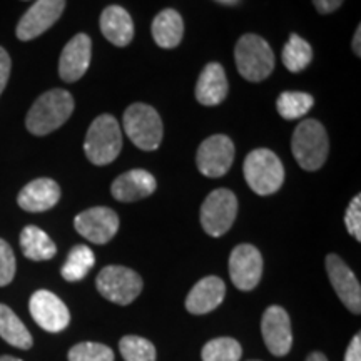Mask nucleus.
Here are the masks:
<instances>
[{
    "label": "nucleus",
    "mask_w": 361,
    "mask_h": 361,
    "mask_svg": "<svg viewBox=\"0 0 361 361\" xmlns=\"http://www.w3.org/2000/svg\"><path fill=\"white\" fill-rule=\"evenodd\" d=\"M74 112V97L64 89H52L40 96L25 117L29 133L47 135L61 128Z\"/></svg>",
    "instance_id": "nucleus-1"
},
{
    "label": "nucleus",
    "mask_w": 361,
    "mask_h": 361,
    "mask_svg": "<svg viewBox=\"0 0 361 361\" xmlns=\"http://www.w3.org/2000/svg\"><path fill=\"white\" fill-rule=\"evenodd\" d=\"M291 149L301 169L318 171L326 161L329 151L326 129L314 119L301 121L293 134Z\"/></svg>",
    "instance_id": "nucleus-2"
},
{
    "label": "nucleus",
    "mask_w": 361,
    "mask_h": 361,
    "mask_svg": "<svg viewBox=\"0 0 361 361\" xmlns=\"http://www.w3.org/2000/svg\"><path fill=\"white\" fill-rule=\"evenodd\" d=\"M123 149V134L114 116L102 114L90 124L85 135L84 151L87 159L96 166L111 164Z\"/></svg>",
    "instance_id": "nucleus-3"
},
{
    "label": "nucleus",
    "mask_w": 361,
    "mask_h": 361,
    "mask_svg": "<svg viewBox=\"0 0 361 361\" xmlns=\"http://www.w3.org/2000/svg\"><path fill=\"white\" fill-rule=\"evenodd\" d=\"M234 59L239 74L250 82H261L274 69L273 49L256 34H245L238 40Z\"/></svg>",
    "instance_id": "nucleus-4"
},
{
    "label": "nucleus",
    "mask_w": 361,
    "mask_h": 361,
    "mask_svg": "<svg viewBox=\"0 0 361 361\" xmlns=\"http://www.w3.org/2000/svg\"><path fill=\"white\" fill-rule=\"evenodd\" d=\"M245 179L252 191L259 196L276 192L284 183V168L279 157L269 149H256L245 159Z\"/></svg>",
    "instance_id": "nucleus-5"
},
{
    "label": "nucleus",
    "mask_w": 361,
    "mask_h": 361,
    "mask_svg": "<svg viewBox=\"0 0 361 361\" xmlns=\"http://www.w3.org/2000/svg\"><path fill=\"white\" fill-rule=\"evenodd\" d=\"M128 137L142 151H156L162 141V121L154 107L135 102L124 112Z\"/></svg>",
    "instance_id": "nucleus-6"
},
{
    "label": "nucleus",
    "mask_w": 361,
    "mask_h": 361,
    "mask_svg": "<svg viewBox=\"0 0 361 361\" xmlns=\"http://www.w3.org/2000/svg\"><path fill=\"white\" fill-rule=\"evenodd\" d=\"M97 290L116 305H129L141 295L142 279L126 266H106L96 279Z\"/></svg>",
    "instance_id": "nucleus-7"
},
{
    "label": "nucleus",
    "mask_w": 361,
    "mask_h": 361,
    "mask_svg": "<svg viewBox=\"0 0 361 361\" xmlns=\"http://www.w3.org/2000/svg\"><path fill=\"white\" fill-rule=\"evenodd\" d=\"M238 214V200L229 189H216L201 206L202 229L213 238L223 236L231 229Z\"/></svg>",
    "instance_id": "nucleus-8"
},
{
    "label": "nucleus",
    "mask_w": 361,
    "mask_h": 361,
    "mask_svg": "<svg viewBox=\"0 0 361 361\" xmlns=\"http://www.w3.org/2000/svg\"><path fill=\"white\" fill-rule=\"evenodd\" d=\"M234 161V142L228 135L216 134L204 139L197 149L196 164L207 178H221L231 169Z\"/></svg>",
    "instance_id": "nucleus-9"
},
{
    "label": "nucleus",
    "mask_w": 361,
    "mask_h": 361,
    "mask_svg": "<svg viewBox=\"0 0 361 361\" xmlns=\"http://www.w3.org/2000/svg\"><path fill=\"white\" fill-rule=\"evenodd\" d=\"M34 322L49 333H59L71 323V313L61 298L47 290L35 291L29 301Z\"/></svg>",
    "instance_id": "nucleus-10"
},
{
    "label": "nucleus",
    "mask_w": 361,
    "mask_h": 361,
    "mask_svg": "<svg viewBox=\"0 0 361 361\" xmlns=\"http://www.w3.org/2000/svg\"><path fill=\"white\" fill-rule=\"evenodd\" d=\"M229 274L238 290H255L263 274L261 252L252 245H239L234 247L229 256Z\"/></svg>",
    "instance_id": "nucleus-11"
},
{
    "label": "nucleus",
    "mask_w": 361,
    "mask_h": 361,
    "mask_svg": "<svg viewBox=\"0 0 361 361\" xmlns=\"http://www.w3.org/2000/svg\"><path fill=\"white\" fill-rule=\"evenodd\" d=\"M74 226L80 236L94 245H106L116 236L119 229V218L111 207H90L75 216Z\"/></svg>",
    "instance_id": "nucleus-12"
},
{
    "label": "nucleus",
    "mask_w": 361,
    "mask_h": 361,
    "mask_svg": "<svg viewBox=\"0 0 361 361\" xmlns=\"http://www.w3.org/2000/svg\"><path fill=\"white\" fill-rule=\"evenodd\" d=\"M66 8V0H37L27 11L17 25V37L20 40H32L51 29L61 19Z\"/></svg>",
    "instance_id": "nucleus-13"
},
{
    "label": "nucleus",
    "mask_w": 361,
    "mask_h": 361,
    "mask_svg": "<svg viewBox=\"0 0 361 361\" xmlns=\"http://www.w3.org/2000/svg\"><path fill=\"white\" fill-rule=\"evenodd\" d=\"M326 273L335 288L338 298L341 303L348 308L351 313H361V288L360 281L356 279L355 273L346 266L340 256L328 255L326 256Z\"/></svg>",
    "instance_id": "nucleus-14"
},
{
    "label": "nucleus",
    "mask_w": 361,
    "mask_h": 361,
    "mask_svg": "<svg viewBox=\"0 0 361 361\" xmlns=\"http://www.w3.org/2000/svg\"><path fill=\"white\" fill-rule=\"evenodd\" d=\"M261 333L268 350L274 356H284L290 353L293 345V333L290 316L281 306H269L264 311L261 322Z\"/></svg>",
    "instance_id": "nucleus-15"
},
{
    "label": "nucleus",
    "mask_w": 361,
    "mask_h": 361,
    "mask_svg": "<svg viewBox=\"0 0 361 361\" xmlns=\"http://www.w3.org/2000/svg\"><path fill=\"white\" fill-rule=\"evenodd\" d=\"M92 42L89 35L78 34L71 39L59 59V75L64 82H75L87 72Z\"/></svg>",
    "instance_id": "nucleus-16"
},
{
    "label": "nucleus",
    "mask_w": 361,
    "mask_h": 361,
    "mask_svg": "<svg viewBox=\"0 0 361 361\" xmlns=\"http://www.w3.org/2000/svg\"><path fill=\"white\" fill-rule=\"evenodd\" d=\"M61 200V188L56 180L40 178L30 180L19 192L17 202L24 211L29 213H42L54 207Z\"/></svg>",
    "instance_id": "nucleus-17"
},
{
    "label": "nucleus",
    "mask_w": 361,
    "mask_h": 361,
    "mask_svg": "<svg viewBox=\"0 0 361 361\" xmlns=\"http://www.w3.org/2000/svg\"><path fill=\"white\" fill-rule=\"evenodd\" d=\"M154 176L144 169H133L121 174L111 186L112 196L121 202H134L151 196L156 191Z\"/></svg>",
    "instance_id": "nucleus-18"
},
{
    "label": "nucleus",
    "mask_w": 361,
    "mask_h": 361,
    "mask_svg": "<svg viewBox=\"0 0 361 361\" xmlns=\"http://www.w3.org/2000/svg\"><path fill=\"white\" fill-rule=\"evenodd\" d=\"M226 295L224 281L218 276H206L194 284L186 298V310L192 314H206L223 303Z\"/></svg>",
    "instance_id": "nucleus-19"
},
{
    "label": "nucleus",
    "mask_w": 361,
    "mask_h": 361,
    "mask_svg": "<svg viewBox=\"0 0 361 361\" xmlns=\"http://www.w3.org/2000/svg\"><path fill=\"white\" fill-rule=\"evenodd\" d=\"M228 79L223 66L211 62L202 69L196 85V99L202 106H218L228 96Z\"/></svg>",
    "instance_id": "nucleus-20"
},
{
    "label": "nucleus",
    "mask_w": 361,
    "mask_h": 361,
    "mask_svg": "<svg viewBox=\"0 0 361 361\" xmlns=\"http://www.w3.org/2000/svg\"><path fill=\"white\" fill-rule=\"evenodd\" d=\"M99 24H101L104 37L116 47H126L134 37V22L129 12L119 6L104 8Z\"/></svg>",
    "instance_id": "nucleus-21"
},
{
    "label": "nucleus",
    "mask_w": 361,
    "mask_h": 361,
    "mask_svg": "<svg viewBox=\"0 0 361 361\" xmlns=\"http://www.w3.org/2000/svg\"><path fill=\"white\" fill-rule=\"evenodd\" d=\"M152 37L156 44L162 49H174L178 47L183 40L184 34V22L183 17L174 8H164L152 20Z\"/></svg>",
    "instance_id": "nucleus-22"
},
{
    "label": "nucleus",
    "mask_w": 361,
    "mask_h": 361,
    "mask_svg": "<svg viewBox=\"0 0 361 361\" xmlns=\"http://www.w3.org/2000/svg\"><path fill=\"white\" fill-rule=\"evenodd\" d=\"M20 247L25 258L32 261H47L56 256L54 241L37 226H27L20 233Z\"/></svg>",
    "instance_id": "nucleus-23"
},
{
    "label": "nucleus",
    "mask_w": 361,
    "mask_h": 361,
    "mask_svg": "<svg viewBox=\"0 0 361 361\" xmlns=\"http://www.w3.org/2000/svg\"><path fill=\"white\" fill-rule=\"evenodd\" d=\"M0 338L20 350H29L32 346V336L29 329L20 322L19 316L6 305H0Z\"/></svg>",
    "instance_id": "nucleus-24"
},
{
    "label": "nucleus",
    "mask_w": 361,
    "mask_h": 361,
    "mask_svg": "<svg viewBox=\"0 0 361 361\" xmlns=\"http://www.w3.org/2000/svg\"><path fill=\"white\" fill-rule=\"evenodd\" d=\"M96 264V256L87 246H74L67 256L64 266H62V278L66 281H80L87 276V273Z\"/></svg>",
    "instance_id": "nucleus-25"
},
{
    "label": "nucleus",
    "mask_w": 361,
    "mask_h": 361,
    "mask_svg": "<svg viewBox=\"0 0 361 361\" xmlns=\"http://www.w3.org/2000/svg\"><path fill=\"white\" fill-rule=\"evenodd\" d=\"M311 59H313V49L301 39L300 35L293 34L290 40L283 49V64L290 72H301L310 66Z\"/></svg>",
    "instance_id": "nucleus-26"
},
{
    "label": "nucleus",
    "mask_w": 361,
    "mask_h": 361,
    "mask_svg": "<svg viewBox=\"0 0 361 361\" xmlns=\"http://www.w3.org/2000/svg\"><path fill=\"white\" fill-rule=\"evenodd\" d=\"M314 99L311 94L306 92H283L278 97L276 107L279 116L286 121H295L308 114V111L313 107Z\"/></svg>",
    "instance_id": "nucleus-27"
},
{
    "label": "nucleus",
    "mask_w": 361,
    "mask_h": 361,
    "mask_svg": "<svg viewBox=\"0 0 361 361\" xmlns=\"http://www.w3.org/2000/svg\"><path fill=\"white\" fill-rule=\"evenodd\" d=\"M243 348L234 338H216L202 348V361H239Z\"/></svg>",
    "instance_id": "nucleus-28"
},
{
    "label": "nucleus",
    "mask_w": 361,
    "mask_h": 361,
    "mask_svg": "<svg viewBox=\"0 0 361 361\" xmlns=\"http://www.w3.org/2000/svg\"><path fill=\"white\" fill-rule=\"evenodd\" d=\"M121 355L126 361H156V348L141 336H124L119 343Z\"/></svg>",
    "instance_id": "nucleus-29"
},
{
    "label": "nucleus",
    "mask_w": 361,
    "mask_h": 361,
    "mask_svg": "<svg viewBox=\"0 0 361 361\" xmlns=\"http://www.w3.org/2000/svg\"><path fill=\"white\" fill-rule=\"evenodd\" d=\"M69 361H114V353L102 343H79L69 351Z\"/></svg>",
    "instance_id": "nucleus-30"
},
{
    "label": "nucleus",
    "mask_w": 361,
    "mask_h": 361,
    "mask_svg": "<svg viewBox=\"0 0 361 361\" xmlns=\"http://www.w3.org/2000/svg\"><path fill=\"white\" fill-rule=\"evenodd\" d=\"M16 276V256L7 241L0 239V286H7Z\"/></svg>",
    "instance_id": "nucleus-31"
},
{
    "label": "nucleus",
    "mask_w": 361,
    "mask_h": 361,
    "mask_svg": "<svg viewBox=\"0 0 361 361\" xmlns=\"http://www.w3.org/2000/svg\"><path fill=\"white\" fill-rule=\"evenodd\" d=\"M345 224L348 233L356 241H361V197L360 194L351 200L348 209L345 214Z\"/></svg>",
    "instance_id": "nucleus-32"
},
{
    "label": "nucleus",
    "mask_w": 361,
    "mask_h": 361,
    "mask_svg": "<svg viewBox=\"0 0 361 361\" xmlns=\"http://www.w3.org/2000/svg\"><path fill=\"white\" fill-rule=\"evenodd\" d=\"M8 75H11V57L6 49L0 47V94L6 89Z\"/></svg>",
    "instance_id": "nucleus-33"
},
{
    "label": "nucleus",
    "mask_w": 361,
    "mask_h": 361,
    "mask_svg": "<svg viewBox=\"0 0 361 361\" xmlns=\"http://www.w3.org/2000/svg\"><path fill=\"white\" fill-rule=\"evenodd\" d=\"M345 0H313L316 11L319 13H331L341 7Z\"/></svg>",
    "instance_id": "nucleus-34"
},
{
    "label": "nucleus",
    "mask_w": 361,
    "mask_h": 361,
    "mask_svg": "<svg viewBox=\"0 0 361 361\" xmlns=\"http://www.w3.org/2000/svg\"><path fill=\"white\" fill-rule=\"evenodd\" d=\"M345 361H361V336L356 335L351 340L348 350L345 353Z\"/></svg>",
    "instance_id": "nucleus-35"
},
{
    "label": "nucleus",
    "mask_w": 361,
    "mask_h": 361,
    "mask_svg": "<svg viewBox=\"0 0 361 361\" xmlns=\"http://www.w3.org/2000/svg\"><path fill=\"white\" fill-rule=\"evenodd\" d=\"M361 25L356 27V32H355V37H353V52L356 56H361Z\"/></svg>",
    "instance_id": "nucleus-36"
},
{
    "label": "nucleus",
    "mask_w": 361,
    "mask_h": 361,
    "mask_svg": "<svg viewBox=\"0 0 361 361\" xmlns=\"http://www.w3.org/2000/svg\"><path fill=\"white\" fill-rule=\"evenodd\" d=\"M306 361H328V360L323 353H318V351H314V353H311L308 358H306Z\"/></svg>",
    "instance_id": "nucleus-37"
},
{
    "label": "nucleus",
    "mask_w": 361,
    "mask_h": 361,
    "mask_svg": "<svg viewBox=\"0 0 361 361\" xmlns=\"http://www.w3.org/2000/svg\"><path fill=\"white\" fill-rule=\"evenodd\" d=\"M0 361H22V360L13 358V356H0Z\"/></svg>",
    "instance_id": "nucleus-38"
},
{
    "label": "nucleus",
    "mask_w": 361,
    "mask_h": 361,
    "mask_svg": "<svg viewBox=\"0 0 361 361\" xmlns=\"http://www.w3.org/2000/svg\"><path fill=\"white\" fill-rule=\"evenodd\" d=\"M219 2H224V4H233L234 0H219Z\"/></svg>",
    "instance_id": "nucleus-39"
}]
</instances>
